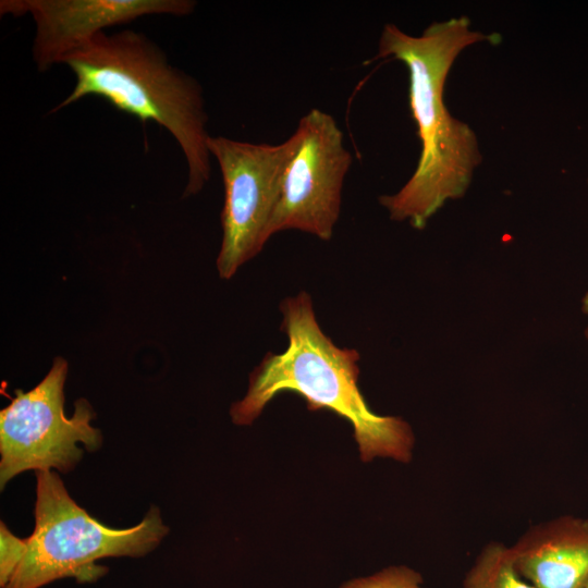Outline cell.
I'll return each instance as SVG.
<instances>
[{"mask_svg": "<svg viewBox=\"0 0 588 588\" xmlns=\"http://www.w3.org/2000/svg\"><path fill=\"white\" fill-rule=\"evenodd\" d=\"M471 27L466 16L430 24L419 36L394 24L383 26L376 58L402 61L408 70L409 107L421 143L417 167L394 194L379 197L389 217L418 230L448 201L467 192L482 156L474 130L454 118L444 86L457 57L468 47L497 41Z\"/></svg>", "mask_w": 588, "mask_h": 588, "instance_id": "cell-1", "label": "cell"}, {"mask_svg": "<svg viewBox=\"0 0 588 588\" xmlns=\"http://www.w3.org/2000/svg\"><path fill=\"white\" fill-rule=\"evenodd\" d=\"M280 310L287 347L279 354L267 353L252 371L245 396L230 408L233 424L250 425L273 397L294 392L304 397L309 411H331L352 425L363 462L389 457L409 463L413 429L402 417L370 409L357 385L359 353L339 347L324 334L308 293L285 298Z\"/></svg>", "mask_w": 588, "mask_h": 588, "instance_id": "cell-2", "label": "cell"}, {"mask_svg": "<svg viewBox=\"0 0 588 588\" xmlns=\"http://www.w3.org/2000/svg\"><path fill=\"white\" fill-rule=\"evenodd\" d=\"M75 75L73 90L57 112L86 96H97L144 125L154 121L180 146L187 164L183 197L199 193L209 181L208 115L203 89L191 75L170 64L163 50L132 29L99 33L60 62Z\"/></svg>", "mask_w": 588, "mask_h": 588, "instance_id": "cell-3", "label": "cell"}, {"mask_svg": "<svg viewBox=\"0 0 588 588\" xmlns=\"http://www.w3.org/2000/svg\"><path fill=\"white\" fill-rule=\"evenodd\" d=\"M36 480L35 528L26 538L22 563L4 588H40L68 577L96 581L108 572L97 560L144 556L169 532L155 505L137 525L112 528L81 507L57 473L38 470Z\"/></svg>", "mask_w": 588, "mask_h": 588, "instance_id": "cell-4", "label": "cell"}, {"mask_svg": "<svg viewBox=\"0 0 588 588\" xmlns=\"http://www.w3.org/2000/svg\"><path fill=\"white\" fill-rule=\"evenodd\" d=\"M68 362L58 356L46 377L32 390H15L11 403L0 412V487L26 470L69 473L87 452L102 444L101 431L85 399L75 402L71 417L64 414Z\"/></svg>", "mask_w": 588, "mask_h": 588, "instance_id": "cell-5", "label": "cell"}, {"mask_svg": "<svg viewBox=\"0 0 588 588\" xmlns=\"http://www.w3.org/2000/svg\"><path fill=\"white\" fill-rule=\"evenodd\" d=\"M207 146L224 186L217 269L220 278L230 279L272 236L271 223L295 138L292 134L280 144H255L210 135Z\"/></svg>", "mask_w": 588, "mask_h": 588, "instance_id": "cell-6", "label": "cell"}, {"mask_svg": "<svg viewBox=\"0 0 588 588\" xmlns=\"http://www.w3.org/2000/svg\"><path fill=\"white\" fill-rule=\"evenodd\" d=\"M271 234L298 230L330 241L341 210L342 187L353 158L334 118L311 109L293 133Z\"/></svg>", "mask_w": 588, "mask_h": 588, "instance_id": "cell-7", "label": "cell"}, {"mask_svg": "<svg viewBox=\"0 0 588 588\" xmlns=\"http://www.w3.org/2000/svg\"><path fill=\"white\" fill-rule=\"evenodd\" d=\"M196 4L192 0H1L0 13L32 16L33 60L45 72L108 27L145 15L185 16Z\"/></svg>", "mask_w": 588, "mask_h": 588, "instance_id": "cell-8", "label": "cell"}, {"mask_svg": "<svg viewBox=\"0 0 588 588\" xmlns=\"http://www.w3.org/2000/svg\"><path fill=\"white\" fill-rule=\"evenodd\" d=\"M509 548L516 572L535 588L588 585V518L561 515L540 522Z\"/></svg>", "mask_w": 588, "mask_h": 588, "instance_id": "cell-9", "label": "cell"}, {"mask_svg": "<svg viewBox=\"0 0 588 588\" xmlns=\"http://www.w3.org/2000/svg\"><path fill=\"white\" fill-rule=\"evenodd\" d=\"M461 588H535L516 572L509 546L490 541L466 572Z\"/></svg>", "mask_w": 588, "mask_h": 588, "instance_id": "cell-10", "label": "cell"}, {"mask_svg": "<svg viewBox=\"0 0 588 588\" xmlns=\"http://www.w3.org/2000/svg\"><path fill=\"white\" fill-rule=\"evenodd\" d=\"M421 584L422 577L415 569L392 565L373 575L346 581L340 588H425Z\"/></svg>", "mask_w": 588, "mask_h": 588, "instance_id": "cell-11", "label": "cell"}, {"mask_svg": "<svg viewBox=\"0 0 588 588\" xmlns=\"http://www.w3.org/2000/svg\"><path fill=\"white\" fill-rule=\"evenodd\" d=\"M27 551L26 538H19L13 535L7 527L4 522L0 523V587L4 588L20 564L22 563Z\"/></svg>", "mask_w": 588, "mask_h": 588, "instance_id": "cell-12", "label": "cell"}, {"mask_svg": "<svg viewBox=\"0 0 588 588\" xmlns=\"http://www.w3.org/2000/svg\"><path fill=\"white\" fill-rule=\"evenodd\" d=\"M581 305H583L581 306L583 313L588 317V292L583 297ZM584 333H585L586 339H588V323L586 326Z\"/></svg>", "mask_w": 588, "mask_h": 588, "instance_id": "cell-13", "label": "cell"}, {"mask_svg": "<svg viewBox=\"0 0 588 588\" xmlns=\"http://www.w3.org/2000/svg\"><path fill=\"white\" fill-rule=\"evenodd\" d=\"M586 588H588V585H587V587H586Z\"/></svg>", "mask_w": 588, "mask_h": 588, "instance_id": "cell-14", "label": "cell"}, {"mask_svg": "<svg viewBox=\"0 0 588 588\" xmlns=\"http://www.w3.org/2000/svg\"><path fill=\"white\" fill-rule=\"evenodd\" d=\"M587 182H588V180H587Z\"/></svg>", "mask_w": 588, "mask_h": 588, "instance_id": "cell-15", "label": "cell"}]
</instances>
